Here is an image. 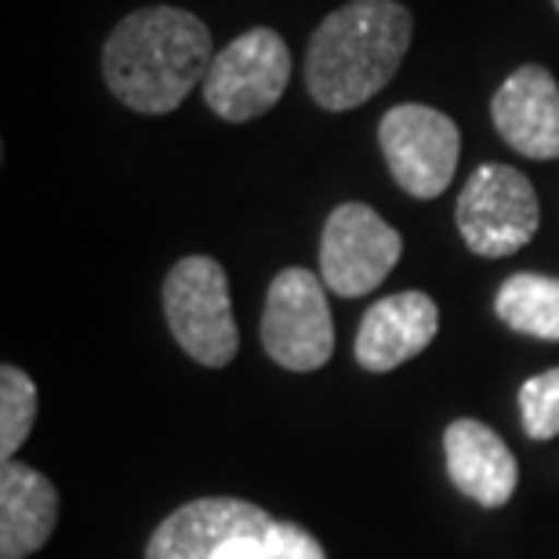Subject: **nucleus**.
I'll list each match as a JSON object with an SVG mask.
<instances>
[{"mask_svg":"<svg viewBox=\"0 0 559 559\" xmlns=\"http://www.w3.org/2000/svg\"><path fill=\"white\" fill-rule=\"evenodd\" d=\"M273 516L243 498H197L175 509L145 545V559H215L233 538H265Z\"/></svg>","mask_w":559,"mask_h":559,"instance_id":"9","label":"nucleus"},{"mask_svg":"<svg viewBox=\"0 0 559 559\" xmlns=\"http://www.w3.org/2000/svg\"><path fill=\"white\" fill-rule=\"evenodd\" d=\"M520 421L531 440L559 436V367L534 374L520 385Z\"/></svg>","mask_w":559,"mask_h":559,"instance_id":"16","label":"nucleus"},{"mask_svg":"<svg viewBox=\"0 0 559 559\" xmlns=\"http://www.w3.org/2000/svg\"><path fill=\"white\" fill-rule=\"evenodd\" d=\"M37 421V385L15 364L0 367V457L11 462Z\"/></svg>","mask_w":559,"mask_h":559,"instance_id":"15","label":"nucleus"},{"mask_svg":"<svg viewBox=\"0 0 559 559\" xmlns=\"http://www.w3.org/2000/svg\"><path fill=\"white\" fill-rule=\"evenodd\" d=\"M415 19L400 0H349L320 22L306 51V87L328 114L356 109L400 73Z\"/></svg>","mask_w":559,"mask_h":559,"instance_id":"2","label":"nucleus"},{"mask_svg":"<svg viewBox=\"0 0 559 559\" xmlns=\"http://www.w3.org/2000/svg\"><path fill=\"white\" fill-rule=\"evenodd\" d=\"M552 8H556V11H559V0H552Z\"/></svg>","mask_w":559,"mask_h":559,"instance_id":"19","label":"nucleus"},{"mask_svg":"<svg viewBox=\"0 0 559 559\" xmlns=\"http://www.w3.org/2000/svg\"><path fill=\"white\" fill-rule=\"evenodd\" d=\"M164 317L178 349L200 367H229L240 349L229 276L207 254L175 262L164 280Z\"/></svg>","mask_w":559,"mask_h":559,"instance_id":"3","label":"nucleus"},{"mask_svg":"<svg viewBox=\"0 0 559 559\" xmlns=\"http://www.w3.org/2000/svg\"><path fill=\"white\" fill-rule=\"evenodd\" d=\"M215 559H270V556H265V538H233L222 545Z\"/></svg>","mask_w":559,"mask_h":559,"instance_id":"18","label":"nucleus"},{"mask_svg":"<svg viewBox=\"0 0 559 559\" xmlns=\"http://www.w3.org/2000/svg\"><path fill=\"white\" fill-rule=\"evenodd\" d=\"M457 233L479 259H509L538 237L542 204L531 178L509 164H484L457 193Z\"/></svg>","mask_w":559,"mask_h":559,"instance_id":"4","label":"nucleus"},{"mask_svg":"<svg viewBox=\"0 0 559 559\" xmlns=\"http://www.w3.org/2000/svg\"><path fill=\"white\" fill-rule=\"evenodd\" d=\"M498 135L527 160H559V84L538 62L520 66L490 98Z\"/></svg>","mask_w":559,"mask_h":559,"instance_id":"10","label":"nucleus"},{"mask_svg":"<svg viewBox=\"0 0 559 559\" xmlns=\"http://www.w3.org/2000/svg\"><path fill=\"white\" fill-rule=\"evenodd\" d=\"M59 523V490L22 462L0 468V559H29L44 549Z\"/></svg>","mask_w":559,"mask_h":559,"instance_id":"13","label":"nucleus"},{"mask_svg":"<svg viewBox=\"0 0 559 559\" xmlns=\"http://www.w3.org/2000/svg\"><path fill=\"white\" fill-rule=\"evenodd\" d=\"M265 556L270 559H328L323 545L312 538L309 531H301L298 523L273 520V527L265 531Z\"/></svg>","mask_w":559,"mask_h":559,"instance_id":"17","label":"nucleus"},{"mask_svg":"<svg viewBox=\"0 0 559 559\" xmlns=\"http://www.w3.org/2000/svg\"><path fill=\"white\" fill-rule=\"evenodd\" d=\"M495 312L509 331L531 334L542 342H559V276L512 273L498 287Z\"/></svg>","mask_w":559,"mask_h":559,"instance_id":"14","label":"nucleus"},{"mask_svg":"<svg viewBox=\"0 0 559 559\" xmlns=\"http://www.w3.org/2000/svg\"><path fill=\"white\" fill-rule=\"evenodd\" d=\"M436 331H440V306L425 290H400V295L378 298L356 331V364L371 374L396 371L400 364L429 349Z\"/></svg>","mask_w":559,"mask_h":559,"instance_id":"11","label":"nucleus"},{"mask_svg":"<svg viewBox=\"0 0 559 559\" xmlns=\"http://www.w3.org/2000/svg\"><path fill=\"white\" fill-rule=\"evenodd\" d=\"M290 81V51L276 29L254 26L226 44L204 76V103L229 124L265 117L284 98Z\"/></svg>","mask_w":559,"mask_h":559,"instance_id":"5","label":"nucleus"},{"mask_svg":"<svg viewBox=\"0 0 559 559\" xmlns=\"http://www.w3.org/2000/svg\"><path fill=\"white\" fill-rule=\"evenodd\" d=\"M404 240L367 204H342L323 222L320 280L338 298H364L396 270Z\"/></svg>","mask_w":559,"mask_h":559,"instance_id":"8","label":"nucleus"},{"mask_svg":"<svg viewBox=\"0 0 559 559\" xmlns=\"http://www.w3.org/2000/svg\"><path fill=\"white\" fill-rule=\"evenodd\" d=\"M211 62V29L193 11L167 4L131 11L103 48L109 92L145 117H164L182 106L193 87H204Z\"/></svg>","mask_w":559,"mask_h":559,"instance_id":"1","label":"nucleus"},{"mask_svg":"<svg viewBox=\"0 0 559 559\" xmlns=\"http://www.w3.org/2000/svg\"><path fill=\"white\" fill-rule=\"evenodd\" d=\"M378 145L393 182L415 200H436L451 186L462 131L447 114L421 103L393 106L378 124Z\"/></svg>","mask_w":559,"mask_h":559,"instance_id":"7","label":"nucleus"},{"mask_svg":"<svg viewBox=\"0 0 559 559\" xmlns=\"http://www.w3.org/2000/svg\"><path fill=\"white\" fill-rule=\"evenodd\" d=\"M262 349L284 371H320L334 356V323L317 273L290 265L276 273L262 309Z\"/></svg>","mask_w":559,"mask_h":559,"instance_id":"6","label":"nucleus"},{"mask_svg":"<svg viewBox=\"0 0 559 559\" xmlns=\"http://www.w3.org/2000/svg\"><path fill=\"white\" fill-rule=\"evenodd\" d=\"M443 451H447V476L457 487V495H465L468 501L498 509L516 495L520 484L516 454L479 418H457L447 425Z\"/></svg>","mask_w":559,"mask_h":559,"instance_id":"12","label":"nucleus"}]
</instances>
